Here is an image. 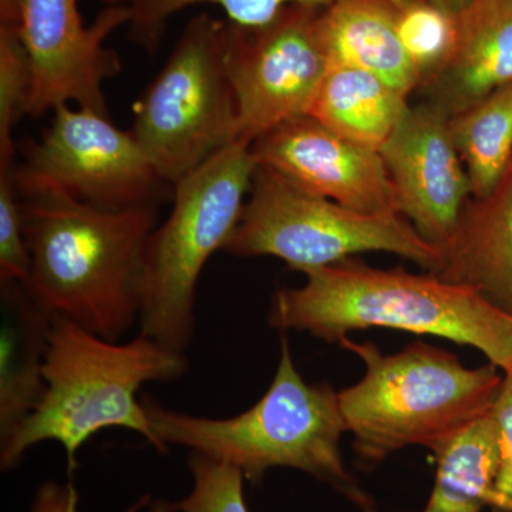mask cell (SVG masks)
<instances>
[{"label":"cell","instance_id":"6da1fadb","mask_svg":"<svg viewBox=\"0 0 512 512\" xmlns=\"http://www.w3.org/2000/svg\"><path fill=\"white\" fill-rule=\"evenodd\" d=\"M22 212L30 256L26 291L50 315L119 342L140 318L157 205L101 210L47 192L22 198Z\"/></svg>","mask_w":512,"mask_h":512},{"label":"cell","instance_id":"7a4b0ae2","mask_svg":"<svg viewBox=\"0 0 512 512\" xmlns=\"http://www.w3.org/2000/svg\"><path fill=\"white\" fill-rule=\"evenodd\" d=\"M301 288L276 293L269 323L340 343L350 332L387 328L433 335L480 350L512 372V313L466 285L349 258L305 272Z\"/></svg>","mask_w":512,"mask_h":512},{"label":"cell","instance_id":"3957f363","mask_svg":"<svg viewBox=\"0 0 512 512\" xmlns=\"http://www.w3.org/2000/svg\"><path fill=\"white\" fill-rule=\"evenodd\" d=\"M187 369L185 353L141 333L127 343L110 342L72 320L52 316L43 366L45 396L0 444V467H19L30 448L52 440L63 447L67 471L73 474L80 448L109 427L134 431L165 454L138 390L146 383L178 379Z\"/></svg>","mask_w":512,"mask_h":512},{"label":"cell","instance_id":"277c9868","mask_svg":"<svg viewBox=\"0 0 512 512\" xmlns=\"http://www.w3.org/2000/svg\"><path fill=\"white\" fill-rule=\"evenodd\" d=\"M141 402L165 454L170 446L190 448L239 468L251 483L271 468H295L333 485L360 507H372L343 463L340 441L348 429L338 392L303 380L285 336L274 382L247 412L210 419L174 412L148 394Z\"/></svg>","mask_w":512,"mask_h":512},{"label":"cell","instance_id":"5b68a950","mask_svg":"<svg viewBox=\"0 0 512 512\" xmlns=\"http://www.w3.org/2000/svg\"><path fill=\"white\" fill-rule=\"evenodd\" d=\"M363 360L366 373L338 392L357 457L382 461L394 451H431L490 413L503 377L498 367L468 369L447 350L417 342L394 355L373 343L340 342Z\"/></svg>","mask_w":512,"mask_h":512},{"label":"cell","instance_id":"8992f818","mask_svg":"<svg viewBox=\"0 0 512 512\" xmlns=\"http://www.w3.org/2000/svg\"><path fill=\"white\" fill-rule=\"evenodd\" d=\"M255 168L251 144L238 140L174 185L173 210L147 245L141 335L187 352L202 271L237 228Z\"/></svg>","mask_w":512,"mask_h":512},{"label":"cell","instance_id":"52a82bcc","mask_svg":"<svg viewBox=\"0 0 512 512\" xmlns=\"http://www.w3.org/2000/svg\"><path fill=\"white\" fill-rule=\"evenodd\" d=\"M237 256H275L303 274L363 252H390L436 274L440 248L400 214H369L301 190L256 165L249 198L224 248Z\"/></svg>","mask_w":512,"mask_h":512},{"label":"cell","instance_id":"ba28073f","mask_svg":"<svg viewBox=\"0 0 512 512\" xmlns=\"http://www.w3.org/2000/svg\"><path fill=\"white\" fill-rule=\"evenodd\" d=\"M227 22L195 16L134 107L131 136L174 185L238 141V104L224 62Z\"/></svg>","mask_w":512,"mask_h":512},{"label":"cell","instance_id":"9c48e42d","mask_svg":"<svg viewBox=\"0 0 512 512\" xmlns=\"http://www.w3.org/2000/svg\"><path fill=\"white\" fill-rule=\"evenodd\" d=\"M40 140L26 138L13 165L20 197L66 194L101 210L157 205L168 185L130 131L96 111L62 104Z\"/></svg>","mask_w":512,"mask_h":512},{"label":"cell","instance_id":"30bf717a","mask_svg":"<svg viewBox=\"0 0 512 512\" xmlns=\"http://www.w3.org/2000/svg\"><path fill=\"white\" fill-rule=\"evenodd\" d=\"M322 12L289 6L255 29L227 22L224 62L238 104V140L252 144L286 121L308 116L332 66Z\"/></svg>","mask_w":512,"mask_h":512},{"label":"cell","instance_id":"8fae6325","mask_svg":"<svg viewBox=\"0 0 512 512\" xmlns=\"http://www.w3.org/2000/svg\"><path fill=\"white\" fill-rule=\"evenodd\" d=\"M130 18V6H109L86 28L77 0H23L19 32L32 70L26 114L45 116L74 103L110 117L103 84L120 73L121 62L104 42Z\"/></svg>","mask_w":512,"mask_h":512},{"label":"cell","instance_id":"7c38bea8","mask_svg":"<svg viewBox=\"0 0 512 512\" xmlns=\"http://www.w3.org/2000/svg\"><path fill=\"white\" fill-rule=\"evenodd\" d=\"M380 156L396 188L400 215L444 251L471 195L466 165L451 136L450 116L427 101L410 106Z\"/></svg>","mask_w":512,"mask_h":512},{"label":"cell","instance_id":"4fadbf2b","mask_svg":"<svg viewBox=\"0 0 512 512\" xmlns=\"http://www.w3.org/2000/svg\"><path fill=\"white\" fill-rule=\"evenodd\" d=\"M256 165L301 190L369 214H400L380 151L339 136L311 116L296 117L251 144Z\"/></svg>","mask_w":512,"mask_h":512},{"label":"cell","instance_id":"5bb4252c","mask_svg":"<svg viewBox=\"0 0 512 512\" xmlns=\"http://www.w3.org/2000/svg\"><path fill=\"white\" fill-rule=\"evenodd\" d=\"M510 83L512 0H473L456 16L450 56L419 90L453 117Z\"/></svg>","mask_w":512,"mask_h":512},{"label":"cell","instance_id":"9a60e30c","mask_svg":"<svg viewBox=\"0 0 512 512\" xmlns=\"http://www.w3.org/2000/svg\"><path fill=\"white\" fill-rule=\"evenodd\" d=\"M436 275L512 313V158L493 190L468 201Z\"/></svg>","mask_w":512,"mask_h":512},{"label":"cell","instance_id":"2e32d148","mask_svg":"<svg viewBox=\"0 0 512 512\" xmlns=\"http://www.w3.org/2000/svg\"><path fill=\"white\" fill-rule=\"evenodd\" d=\"M0 444L35 412L46 393L43 376L52 315L25 286L0 285Z\"/></svg>","mask_w":512,"mask_h":512},{"label":"cell","instance_id":"e0dca14e","mask_svg":"<svg viewBox=\"0 0 512 512\" xmlns=\"http://www.w3.org/2000/svg\"><path fill=\"white\" fill-rule=\"evenodd\" d=\"M397 18L399 9L389 0H336L320 16L330 62L366 70L410 96L421 79L400 40Z\"/></svg>","mask_w":512,"mask_h":512},{"label":"cell","instance_id":"ac0fdd59","mask_svg":"<svg viewBox=\"0 0 512 512\" xmlns=\"http://www.w3.org/2000/svg\"><path fill=\"white\" fill-rule=\"evenodd\" d=\"M409 109V96L375 74L332 64L308 116L339 136L380 151Z\"/></svg>","mask_w":512,"mask_h":512},{"label":"cell","instance_id":"d6986e66","mask_svg":"<svg viewBox=\"0 0 512 512\" xmlns=\"http://www.w3.org/2000/svg\"><path fill=\"white\" fill-rule=\"evenodd\" d=\"M433 453L436 484L424 512H480L493 503L500 443L491 413L444 441Z\"/></svg>","mask_w":512,"mask_h":512},{"label":"cell","instance_id":"ffe728a7","mask_svg":"<svg viewBox=\"0 0 512 512\" xmlns=\"http://www.w3.org/2000/svg\"><path fill=\"white\" fill-rule=\"evenodd\" d=\"M450 130L466 165L471 197H484L512 158V83L450 117Z\"/></svg>","mask_w":512,"mask_h":512},{"label":"cell","instance_id":"44dd1931","mask_svg":"<svg viewBox=\"0 0 512 512\" xmlns=\"http://www.w3.org/2000/svg\"><path fill=\"white\" fill-rule=\"evenodd\" d=\"M336 0H136L130 5L128 37L148 53H156L168 19L194 5H215L224 10L228 22L239 28H262L274 22L289 6L326 9Z\"/></svg>","mask_w":512,"mask_h":512},{"label":"cell","instance_id":"7402d4cb","mask_svg":"<svg viewBox=\"0 0 512 512\" xmlns=\"http://www.w3.org/2000/svg\"><path fill=\"white\" fill-rule=\"evenodd\" d=\"M32 70L19 26L0 25V163L18 156L13 130L28 113Z\"/></svg>","mask_w":512,"mask_h":512},{"label":"cell","instance_id":"603a6c76","mask_svg":"<svg viewBox=\"0 0 512 512\" xmlns=\"http://www.w3.org/2000/svg\"><path fill=\"white\" fill-rule=\"evenodd\" d=\"M397 30L404 49L419 70L421 86L450 56L456 42V18L423 0L399 10Z\"/></svg>","mask_w":512,"mask_h":512},{"label":"cell","instance_id":"cb8c5ba5","mask_svg":"<svg viewBox=\"0 0 512 512\" xmlns=\"http://www.w3.org/2000/svg\"><path fill=\"white\" fill-rule=\"evenodd\" d=\"M188 468L194 478L191 494L175 504L180 512H249L245 476L239 468L191 451Z\"/></svg>","mask_w":512,"mask_h":512},{"label":"cell","instance_id":"d4e9b609","mask_svg":"<svg viewBox=\"0 0 512 512\" xmlns=\"http://www.w3.org/2000/svg\"><path fill=\"white\" fill-rule=\"evenodd\" d=\"M15 163H0V285L25 284L30 269L22 198L12 174Z\"/></svg>","mask_w":512,"mask_h":512},{"label":"cell","instance_id":"484cf974","mask_svg":"<svg viewBox=\"0 0 512 512\" xmlns=\"http://www.w3.org/2000/svg\"><path fill=\"white\" fill-rule=\"evenodd\" d=\"M500 443V470L491 507L512 512V372L504 373L503 384L491 407Z\"/></svg>","mask_w":512,"mask_h":512},{"label":"cell","instance_id":"4316f807","mask_svg":"<svg viewBox=\"0 0 512 512\" xmlns=\"http://www.w3.org/2000/svg\"><path fill=\"white\" fill-rule=\"evenodd\" d=\"M150 503V495H143L124 512H140ZM79 504V491L73 483L60 484L56 481H45L37 488L30 512H82Z\"/></svg>","mask_w":512,"mask_h":512},{"label":"cell","instance_id":"83f0119b","mask_svg":"<svg viewBox=\"0 0 512 512\" xmlns=\"http://www.w3.org/2000/svg\"><path fill=\"white\" fill-rule=\"evenodd\" d=\"M23 0H0V25L19 26Z\"/></svg>","mask_w":512,"mask_h":512},{"label":"cell","instance_id":"f1b7e54d","mask_svg":"<svg viewBox=\"0 0 512 512\" xmlns=\"http://www.w3.org/2000/svg\"><path fill=\"white\" fill-rule=\"evenodd\" d=\"M429 2L431 5L436 6V8L456 18L473 0H429Z\"/></svg>","mask_w":512,"mask_h":512},{"label":"cell","instance_id":"f546056e","mask_svg":"<svg viewBox=\"0 0 512 512\" xmlns=\"http://www.w3.org/2000/svg\"><path fill=\"white\" fill-rule=\"evenodd\" d=\"M148 512H180L175 508V504L167 500H151L150 510Z\"/></svg>","mask_w":512,"mask_h":512},{"label":"cell","instance_id":"4dcf8cb0","mask_svg":"<svg viewBox=\"0 0 512 512\" xmlns=\"http://www.w3.org/2000/svg\"><path fill=\"white\" fill-rule=\"evenodd\" d=\"M389 2L396 6L397 9L404 10L416 5V3L423 2V0H389Z\"/></svg>","mask_w":512,"mask_h":512},{"label":"cell","instance_id":"1f68e13d","mask_svg":"<svg viewBox=\"0 0 512 512\" xmlns=\"http://www.w3.org/2000/svg\"><path fill=\"white\" fill-rule=\"evenodd\" d=\"M103 2L107 3V6H130L136 0H103Z\"/></svg>","mask_w":512,"mask_h":512},{"label":"cell","instance_id":"d6a6232c","mask_svg":"<svg viewBox=\"0 0 512 512\" xmlns=\"http://www.w3.org/2000/svg\"><path fill=\"white\" fill-rule=\"evenodd\" d=\"M494 512H507V511H498V510H495Z\"/></svg>","mask_w":512,"mask_h":512}]
</instances>
